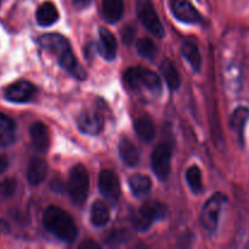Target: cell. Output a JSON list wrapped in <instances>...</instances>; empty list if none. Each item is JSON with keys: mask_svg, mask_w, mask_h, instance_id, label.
Wrapping results in <instances>:
<instances>
[{"mask_svg": "<svg viewBox=\"0 0 249 249\" xmlns=\"http://www.w3.org/2000/svg\"><path fill=\"white\" fill-rule=\"evenodd\" d=\"M39 44H40V46L44 50L53 53L56 57V60H57L58 65L63 70L67 71L68 73H71L73 77L80 80L87 78V72L79 65L74 53H73L70 43H68V40L65 36L56 33L44 34L39 39Z\"/></svg>", "mask_w": 249, "mask_h": 249, "instance_id": "cell-1", "label": "cell"}, {"mask_svg": "<svg viewBox=\"0 0 249 249\" xmlns=\"http://www.w3.org/2000/svg\"><path fill=\"white\" fill-rule=\"evenodd\" d=\"M43 224L49 232L61 241L71 243L78 237V229L72 216L60 207H48L44 211Z\"/></svg>", "mask_w": 249, "mask_h": 249, "instance_id": "cell-2", "label": "cell"}, {"mask_svg": "<svg viewBox=\"0 0 249 249\" xmlns=\"http://www.w3.org/2000/svg\"><path fill=\"white\" fill-rule=\"evenodd\" d=\"M124 82L130 89H146L152 94H160L162 91V82L158 74L147 68L133 67L129 68L124 73Z\"/></svg>", "mask_w": 249, "mask_h": 249, "instance_id": "cell-3", "label": "cell"}, {"mask_svg": "<svg viewBox=\"0 0 249 249\" xmlns=\"http://www.w3.org/2000/svg\"><path fill=\"white\" fill-rule=\"evenodd\" d=\"M89 174L84 165L77 164L71 169L70 177H68L67 190L72 198L73 203L82 206L87 201L88 194H89Z\"/></svg>", "mask_w": 249, "mask_h": 249, "instance_id": "cell-4", "label": "cell"}, {"mask_svg": "<svg viewBox=\"0 0 249 249\" xmlns=\"http://www.w3.org/2000/svg\"><path fill=\"white\" fill-rule=\"evenodd\" d=\"M167 215V207L157 201L147 202L142 204L133 214L131 223L138 231H147L156 220L163 219Z\"/></svg>", "mask_w": 249, "mask_h": 249, "instance_id": "cell-5", "label": "cell"}, {"mask_svg": "<svg viewBox=\"0 0 249 249\" xmlns=\"http://www.w3.org/2000/svg\"><path fill=\"white\" fill-rule=\"evenodd\" d=\"M226 201L228 199H226L225 195L218 192V194L213 195L202 208L201 223L208 232H215L216 228H218L220 212Z\"/></svg>", "mask_w": 249, "mask_h": 249, "instance_id": "cell-6", "label": "cell"}, {"mask_svg": "<svg viewBox=\"0 0 249 249\" xmlns=\"http://www.w3.org/2000/svg\"><path fill=\"white\" fill-rule=\"evenodd\" d=\"M172 148L168 143L162 142L155 147L151 157L152 163V169L155 172L156 177L160 180L164 181L170 173L172 167Z\"/></svg>", "mask_w": 249, "mask_h": 249, "instance_id": "cell-7", "label": "cell"}, {"mask_svg": "<svg viewBox=\"0 0 249 249\" xmlns=\"http://www.w3.org/2000/svg\"><path fill=\"white\" fill-rule=\"evenodd\" d=\"M138 15L141 23L147 28L150 33H152L157 38H162L164 36V29H163L160 17H158L152 2L148 1V0L141 1L138 6Z\"/></svg>", "mask_w": 249, "mask_h": 249, "instance_id": "cell-8", "label": "cell"}, {"mask_svg": "<svg viewBox=\"0 0 249 249\" xmlns=\"http://www.w3.org/2000/svg\"><path fill=\"white\" fill-rule=\"evenodd\" d=\"M99 189L105 198L112 203H116L121 196V182L118 175L112 170H102L99 177Z\"/></svg>", "mask_w": 249, "mask_h": 249, "instance_id": "cell-9", "label": "cell"}, {"mask_svg": "<svg viewBox=\"0 0 249 249\" xmlns=\"http://www.w3.org/2000/svg\"><path fill=\"white\" fill-rule=\"evenodd\" d=\"M36 95V88L31 82L18 80L6 88L5 90V99L15 104H24L31 101Z\"/></svg>", "mask_w": 249, "mask_h": 249, "instance_id": "cell-10", "label": "cell"}, {"mask_svg": "<svg viewBox=\"0 0 249 249\" xmlns=\"http://www.w3.org/2000/svg\"><path fill=\"white\" fill-rule=\"evenodd\" d=\"M170 9L174 16L184 23L194 24L202 21V16L190 0H170Z\"/></svg>", "mask_w": 249, "mask_h": 249, "instance_id": "cell-11", "label": "cell"}, {"mask_svg": "<svg viewBox=\"0 0 249 249\" xmlns=\"http://www.w3.org/2000/svg\"><path fill=\"white\" fill-rule=\"evenodd\" d=\"M77 124L84 134L97 135L104 129V118L95 111H84L78 117Z\"/></svg>", "mask_w": 249, "mask_h": 249, "instance_id": "cell-12", "label": "cell"}, {"mask_svg": "<svg viewBox=\"0 0 249 249\" xmlns=\"http://www.w3.org/2000/svg\"><path fill=\"white\" fill-rule=\"evenodd\" d=\"M48 175V164L43 158H33L27 169V179L29 184L36 186L45 180Z\"/></svg>", "mask_w": 249, "mask_h": 249, "instance_id": "cell-13", "label": "cell"}, {"mask_svg": "<svg viewBox=\"0 0 249 249\" xmlns=\"http://www.w3.org/2000/svg\"><path fill=\"white\" fill-rule=\"evenodd\" d=\"M99 50L106 60H113L117 55V40L113 33L107 28H100Z\"/></svg>", "mask_w": 249, "mask_h": 249, "instance_id": "cell-14", "label": "cell"}, {"mask_svg": "<svg viewBox=\"0 0 249 249\" xmlns=\"http://www.w3.org/2000/svg\"><path fill=\"white\" fill-rule=\"evenodd\" d=\"M31 139L34 148L39 152H45L50 146V135L49 130L43 123H34L31 128Z\"/></svg>", "mask_w": 249, "mask_h": 249, "instance_id": "cell-15", "label": "cell"}, {"mask_svg": "<svg viewBox=\"0 0 249 249\" xmlns=\"http://www.w3.org/2000/svg\"><path fill=\"white\" fill-rule=\"evenodd\" d=\"M16 140V126L10 117L0 113V146L6 147Z\"/></svg>", "mask_w": 249, "mask_h": 249, "instance_id": "cell-16", "label": "cell"}, {"mask_svg": "<svg viewBox=\"0 0 249 249\" xmlns=\"http://www.w3.org/2000/svg\"><path fill=\"white\" fill-rule=\"evenodd\" d=\"M36 16L39 26L49 27L58 19V11L53 2L45 1L38 7Z\"/></svg>", "mask_w": 249, "mask_h": 249, "instance_id": "cell-17", "label": "cell"}, {"mask_svg": "<svg viewBox=\"0 0 249 249\" xmlns=\"http://www.w3.org/2000/svg\"><path fill=\"white\" fill-rule=\"evenodd\" d=\"M249 121V108L247 107H238L233 111L232 117H231L230 125L235 134L237 135L240 142H243V135H245L246 124Z\"/></svg>", "mask_w": 249, "mask_h": 249, "instance_id": "cell-18", "label": "cell"}, {"mask_svg": "<svg viewBox=\"0 0 249 249\" xmlns=\"http://www.w3.org/2000/svg\"><path fill=\"white\" fill-rule=\"evenodd\" d=\"M119 156H121L122 160L129 167L136 165L140 160L139 150L128 138H123L119 141Z\"/></svg>", "mask_w": 249, "mask_h": 249, "instance_id": "cell-19", "label": "cell"}, {"mask_svg": "<svg viewBox=\"0 0 249 249\" xmlns=\"http://www.w3.org/2000/svg\"><path fill=\"white\" fill-rule=\"evenodd\" d=\"M123 12V0H104V2H102V16L109 23L119 21Z\"/></svg>", "mask_w": 249, "mask_h": 249, "instance_id": "cell-20", "label": "cell"}, {"mask_svg": "<svg viewBox=\"0 0 249 249\" xmlns=\"http://www.w3.org/2000/svg\"><path fill=\"white\" fill-rule=\"evenodd\" d=\"M135 130L140 139H142L146 142H150L153 140L156 135V128L153 121L148 116H141L134 123Z\"/></svg>", "mask_w": 249, "mask_h": 249, "instance_id": "cell-21", "label": "cell"}, {"mask_svg": "<svg viewBox=\"0 0 249 249\" xmlns=\"http://www.w3.org/2000/svg\"><path fill=\"white\" fill-rule=\"evenodd\" d=\"M181 53L189 63L191 65V67L194 68L196 72H199L202 67V58L201 53H199L198 48H197L196 44L191 40H186L182 43L181 45Z\"/></svg>", "mask_w": 249, "mask_h": 249, "instance_id": "cell-22", "label": "cell"}, {"mask_svg": "<svg viewBox=\"0 0 249 249\" xmlns=\"http://www.w3.org/2000/svg\"><path fill=\"white\" fill-rule=\"evenodd\" d=\"M129 186H130L131 192L135 196L142 197L150 192L151 187H152V182L147 175L143 174H134L129 179Z\"/></svg>", "mask_w": 249, "mask_h": 249, "instance_id": "cell-23", "label": "cell"}, {"mask_svg": "<svg viewBox=\"0 0 249 249\" xmlns=\"http://www.w3.org/2000/svg\"><path fill=\"white\" fill-rule=\"evenodd\" d=\"M160 72H162L163 77H164L165 82H167L168 87L170 89L175 90L180 87L181 80H180L179 72L177 71V68H175L174 63L172 61L168 60V58L163 60V62L160 63Z\"/></svg>", "mask_w": 249, "mask_h": 249, "instance_id": "cell-24", "label": "cell"}, {"mask_svg": "<svg viewBox=\"0 0 249 249\" xmlns=\"http://www.w3.org/2000/svg\"><path fill=\"white\" fill-rule=\"evenodd\" d=\"M91 221L95 226H105L109 220V209L102 201H96L91 207Z\"/></svg>", "mask_w": 249, "mask_h": 249, "instance_id": "cell-25", "label": "cell"}, {"mask_svg": "<svg viewBox=\"0 0 249 249\" xmlns=\"http://www.w3.org/2000/svg\"><path fill=\"white\" fill-rule=\"evenodd\" d=\"M186 181L190 189L195 194H199L202 191V174L201 169L197 165H192L186 172Z\"/></svg>", "mask_w": 249, "mask_h": 249, "instance_id": "cell-26", "label": "cell"}, {"mask_svg": "<svg viewBox=\"0 0 249 249\" xmlns=\"http://www.w3.org/2000/svg\"><path fill=\"white\" fill-rule=\"evenodd\" d=\"M136 49L142 57L153 60L157 55V48L150 38H141L136 43Z\"/></svg>", "mask_w": 249, "mask_h": 249, "instance_id": "cell-27", "label": "cell"}, {"mask_svg": "<svg viewBox=\"0 0 249 249\" xmlns=\"http://www.w3.org/2000/svg\"><path fill=\"white\" fill-rule=\"evenodd\" d=\"M122 36H123V41L128 45L133 43L134 38H135V28L131 26H126L125 28L122 31Z\"/></svg>", "mask_w": 249, "mask_h": 249, "instance_id": "cell-28", "label": "cell"}, {"mask_svg": "<svg viewBox=\"0 0 249 249\" xmlns=\"http://www.w3.org/2000/svg\"><path fill=\"white\" fill-rule=\"evenodd\" d=\"M7 167H9V162H7V160L5 157H1V156H0V174L4 173L5 170L7 169Z\"/></svg>", "mask_w": 249, "mask_h": 249, "instance_id": "cell-29", "label": "cell"}, {"mask_svg": "<svg viewBox=\"0 0 249 249\" xmlns=\"http://www.w3.org/2000/svg\"><path fill=\"white\" fill-rule=\"evenodd\" d=\"M90 2H91V0H74V5L77 7H79V9H82V7H87Z\"/></svg>", "mask_w": 249, "mask_h": 249, "instance_id": "cell-30", "label": "cell"}]
</instances>
